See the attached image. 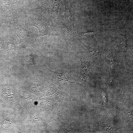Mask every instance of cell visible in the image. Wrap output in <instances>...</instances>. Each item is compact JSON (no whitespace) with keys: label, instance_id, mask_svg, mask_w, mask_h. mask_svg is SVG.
<instances>
[{"label":"cell","instance_id":"14","mask_svg":"<svg viewBox=\"0 0 133 133\" xmlns=\"http://www.w3.org/2000/svg\"><path fill=\"white\" fill-rule=\"evenodd\" d=\"M5 44V36L0 37V52L4 49Z\"/></svg>","mask_w":133,"mask_h":133},{"label":"cell","instance_id":"12","mask_svg":"<svg viewBox=\"0 0 133 133\" xmlns=\"http://www.w3.org/2000/svg\"><path fill=\"white\" fill-rule=\"evenodd\" d=\"M75 39L81 43L87 49L89 55L92 57L98 56L100 53V50L99 48L92 47L86 45L79 37H77Z\"/></svg>","mask_w":133,"mask_h":133},{"label":"cell","instance_id":"4","mask_svg":"<svg viewBox=\"0 0 133 133\" xmlns=\"http://www.w3.org/2000/svg\"><path fill=\"white\" fill-rule=\"evenodd\" d=\"M55 25L59 35L63 40L71 41L76 38L74 29L69 26L64 22L57 19Z\"/></svg>","mask_w":133,"mask_h":133},{"label":"cell","instance_id":"6","mask_svg":"<svg viewBox=\"0 0 133 133\" xmlns=\"http://www.w3.org/2000/svg\"><path fill=\"white\" fill-rule=\"evenodd\" d=\"M62 0H44L41 8L49 16L57 18Z\"/></svg>","mask_w":133,"mask_h":133},{"label":"cell","instance_id":"7","mask_svg":"<svg viewBox=\"0 0 133 133\" xmlns=\"http://www.w3.org/2000/svg\"><path fill=\"white\" fill-rule=\"evenodd\" d=\"M81 68L79 78L81 79H87L94 73L93 64L87 57L84 56L80 57Z\"/></svg>","mask_w":133,"mask_h":133},{"label":"cell","instance_id":"8","mask_svg":"<svg viewBox=\"0 0 133 133\" xmlns=\"http://www.w3.org/2000/svg\"><path fill=\"white\" fill-rule=\"evenodd\" d=\"M64 22L67 25L74 29L75 15L72 6L69 0H64Z\"/></svg>","mask_w":133,"mask_h":133},{"label":"cell","instance_id":"10","mask_svg":"<svg viewBox=\"0 0 133 133\" xmlns=\"http://www.w3.org/2000/svg\"><path fill=\"white\" fill-rule=\"evenodd\" d=\"M118 28L114 29H104L102 27H100L98 29L94 31L87 32H81L77 31L75 32L77 37H85L87 38H93L94 37L98 34L101 33L116 30Z\"/></svg>","mask_w":133,"mask_h":133},{"label":"cell","instance_id":"13","mask_svg":"<svg viewBox=\"0 0 133 133\" xmlns=\"http://www.w3.org/2000/svg\"><path fill=\"white\" fill-rule=\"evenodd\" d=\"M24 60L26 64L29 66H33L36 65L35 59L32 56L26 55L24 57Z\"/></svg>","mask_w":133,"mask_h":133},{"label":"cell","instance_id":"3","mask_svg":"<svg viewBox=\"0 0 133 133\" xmlns=\"http://www.w3.org/2000/svg\"><path fill=\"white\" fill-rule=\"evenodd\" d=\"M40 68L54 83L67 89L75 88L79 83L70 81L65 76V72L53 71L45 64L41 65Z\"/></svg>","mask_w":133,"mask_h":133},{"label":"cell","instance_id":"1","mask_svg":"<svg viewBox=\"0 0 133 133\" xmlns=\"http://www.w3.org/2000/svg\"><path fill=\"white\" fill-rule=\"evenodd\" d=\"M4 18L10 30L19 37L18 44L20 47L34 48L43 51L44 44L39 38L40 36L25 29L17 20L14 19L12 16H7Z\"/></svg>","mask_w":133,"mask_h":133},{"label":"cell","instance_id":"15","mask_svg":"<svg viewBox=\"0 0 133 133\" xmlns=\"http://www.w3.org/2000/svg\"></svg>","mask_w":133,"mask_h":133},{"label":"cell","instance_id":"2","mask_svg":"<svg viewBox=\"0 0 133 133\" xmlns=\"http://www.w3.org/2000/svg\"><path fill=\"white\" fill-rule=\"evenodd\" d=\"M25 22L29 27H36L39 31V36L49 35L52 31L50 20L40 12H31L26 17Z\"/></svg>","mask_w":133,"mask_h":133},{"label":"cell","instance_id":"11","mask_svg":"<svg viewBox=\"0 0 133 133\" xmlns=\"http://www.w3.org/2000/svg\"><path fill=\"white\" fill-rule=\"evenodd\" d=\"M119 45L125 64L128 65L126 60V53L128 48L127 41L126 33L124 31L122 33L120 39Z\"/></svg>","mask_w":133,"mask_h":133},{"label":"cell","instance_id":"5","mask_svg":"<svg viewBox=\"0 0 133 133\" xmlns=\"http://www.w3.org/2000/svg\"><path fill=\"white\" fill-rule=\"evenodd\" d=\"M22 0H0V14L5 17L8 14L13 15L22 5Z\"/></svg>","mask_w":133,"mask_h":133},{"label":"cell","instance_id":"9","mask_svg":"<svg viewBox=\"0 0 133 133\" xmlns=\"http://www.w3.org/2000/svg\"><path fill=\"white\" fill-rule=\"evenodd\" d=\"M17 45V41L11 34L5 36L4 50L8 57H11L15 55Z\"/></svg>","mask_w":133,"mask_h":133}]
</instances>
